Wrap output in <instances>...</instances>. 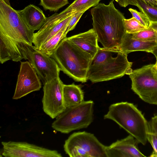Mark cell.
I'll list each match as a JSON object with an SVG mask.
<instances>
[{"instance_id": "6da1fadb", "label": "cell", "mask_w": 157, "mask_h": 157, "mask_svg": "<svg viewBox=\"0 0 157 157\" xmlns=\"http://www.w3.org/2000/svg\"><path fill=\"white\" fill-rule=\"evenodd\" d=\"M93 29L98 41L104 48L120 50L122 40L126 33L123 13L116 8L113 1L108 5L98 3L91 9Z\"/></svg>"}, {"instance_id": "7a4b0ae2", "label": "cell", "mask_w": 157, "mask_h": 157, "mask_svg": "<svg viewBox=\"0 0 157 157\" xmlns=\"http://www.w3.org/2000/svg\"><path fill=\"white\" fill-rule=\"evenodd\" d=\"M127 54L120 50L98 47L91 61L87 79L93 83L108 81L129 75L132 71V63Z\"/></svg>"}, {"instance_id": "3957f363", "label": "cell", "mask_w": 157, "mask_h": 157, "mask_svg": "<svg viewBox=\"0 0 157 157\" xmlns=\"http://www.w3.org/2000/svg\"><path fill=\"white\" fill-rule=\"evenodd\" d=\"M51 57L60 71L76 81L87 82V75L92 57L65 37L60 42Z\"/></svg>"}, {"instance_id": "277c9868", "label": "cell", "mask_w": 157, "mask_h": 157, "mask_svg": "<svg viewBox=\"0 0 157 157\" xmlns=\"http://www.w3.org/2000/svg\"><path fill=\"white\" fill-rule=\"evenodd\" d=\"M111 120L143 145L147 142L148 123L141 112L133 103L121 102L113 104L104 117Z\"/></svg>"}, {"instance_id": "5b68a950", "label": "cell", "mask_w": 157, "mask_h": 157, "mask_svg": "<svg viewBox=\"0 0 157 157\" xmlns=\"http://www.w3.org/2000/svg\"><path fill=\"white\" fill-rule=\"evenodd\" d=\"M94 102L92 100L66 108L52 124L56 131L68 134L74 130L86 128L93 120Z\"/></svg>"}, {"instance_id": "8992f818", "label": "cell", "mask_w": 157, "mask_h": 157, "mask_svg": "<svg viewBox=\"0 0 157 157\" xmlns=\"http://www.w3.org/2000/svg\"><path fill=\"white\" fill-rule=\"evenodd\" d=\"M34 32L12 7L10 0H0V33L14 41L32 45Z\"/></svg>"}, {"instance_id": "52a82bcc", "label": "cell", "mask_w": 157, "mask_h": 157, "mask_svg": "<svg viewBox=\"0 0 157 157\" xmlns=\"http://www.w3.org/2000/svg\"><path fill=\"white\" fill-rule=\"evenodd\" d=\"M106 147L93 134L85 131L72 134L63 145L70 157H107Z\"/></svg>"}, {"instance_id": "ba28073f", "label": "cell", "mask_w": 157, "mask_h": 157, "mask_svg": "<svg viewBox=\"0 0 157 157\" xmlns=\"http://www.w3.org/2000/svg\"><path fill=\"white\" fill-rule=\"evenodd\" d=\"M15 42L24 59L28 60L43 84L59 77L60 69L52 58L34 46L22 42Z\"/></svg>"}, {"instance_id": "9c48e42d", "label": "cell", "mask_w": 157, "mask_h": 157, "mask_svg": "<svg viewBox=\"0 0 157 157\" xmlns=\"http://www.w3.org/2000/svg\"><path fill=\"white\" fill-rule=\"evenodd\" d=\"M153 65L132 70L128 75L133 91L146 102L157 105V77L153 70Z\"/></svg>"}, {"instance_id": "30bf717a", "label": "cell", "mask_w": 157, "mask_h": 157, "mask_svg": "<svg viewBox=\"0 0 157 157\" xmlns=\"http://www.w3.org/2000/svg\"><path fill=\"white\" fill-rule=\"evenodd\" d=\"M43 84V109L46 114L53 119L66 108L63 96L64 84L59 77Z\"/></svg>"}, {"instance_id": "8fae6325", "label": "cell", "mask_w": 157, "mask_h": 157, "mask_svg": "<svg viewBox=\"0 0 157 157\" xmlns=\"http://www.w3.org/2000/svg\"><path fill=\"white\" fill-rule=\"evenodd\" d=\"M1 155L5 157H62L57 151L25 142H2Z\"/></svg>"}, {"instance_id": "7c38bea8", "label": "cell", "mask_w": 157, "mask_h": 157, "mask_svg": "<svg viewBox=\"0 0 157 157\" xmlns=\"http://www.w3.org/2000/svg\"><path fill=\"white\" fill-rule=\"evenodd\" d=\"M74 14L68 15L64 10L59 13H55L47 17L44 24L37 32L34 34L33 43L34 46L39 49L43 44L68 24Z\"/></svg>"}, {"instance_id": "4fadbf2b", "label": "cell", "mask_w": 157, "mask_h": 157, "mask_svg": "<svg viewBox=\"0 0 157 157\" xmlns=\"http://www.w3.org/2000/svg\"><path fill=\"white\" fill-rule=\"evenodd\" d=\"M40 79L28 61L21 62L13 99L17 100L40 90Z\"/></svg>"}, {"instance_id": "5bb4252c", "label": "cell", "mask_w": 157, "mask_h": 157, "mask_svg": "<svg viewBox=\"0 0 157 157\" xmlns=\"http://www.w3.org/2000/svg\"><path fill=\"white\" fill-rule=\"evenodd\" d=\"M139 142L132 135L106 146L107 157H144L146 156L139 150L138 144Z\"/></svg>"}, {"instance_id": "9a60e30c", "label": "cell", "mask_w": 157, "mask_h": 157, "mask_svg": "<svg viewBox=\"0 0 157 157\" xmlns=\"http://www.w3.org/2000/svg\"><path fill=\"white\" fill-rule=\"evenodd\" d=\"M65 38L90 55L92 58L97 53L99 47L97 35L93 28L86 32Z\"/></svg>"}, {"instance_id": "2e32d148", "label": "cell", "mask_w": 157, "mask_h": 157, "mask_svg": "<svg viewBox=\"0 0 157 157\" xmlns=\"http://www.w3.org/2000/svg\"><path fill=\"white\" fill-rule=\"evenodd\" d=\"M17 10L28 26L34 31L39 30L47 20L43 11L33 5L30 4L22 10Z\"/></svg>"}, {"instance_id": "e0dca14e", "label": "cell", "mask_w": 157, "mask_h": 157, "mask_svg": "<svg viewBox=\"0 0 157 157\" xmlns=\"http://www.w3.org/2000/svg\"><path fill=\"white\" fill-rule=\"evenodd\" d=\"M24 59L15 41L0 33V62L3 64L12 60L17 62Z\"/></svg>"}, {"instance_id": "ac0fdd59", "label": "cell", "mask_w": 157, "mask_h": 157, "mask_svg": "<svg viewBox=\"0 0 157 157\" xmlns=\"http://www.w3.org/2000/svg\"><path fill=\"white\" fill-rule=\"evenodd\" d=\"M157 47L155 42H144L133 39L131 34L126 33L120 46L119 49L128 54L132 52L138 51L152 53Z\"/></svg>"}, {"instance_id": "d6986e66", "label": "cell", "mask_w": 157, "mask_h": 157, "mask_svg": "<svg viewBox=\"0 0 157 157\" xmlns=\"http://www.w3.org/2000/svg\"><path fill=\"white\" fill-rule=\"evenodd\" d=\"M63 96L66 108L77 105L84 101L82 90L79 86L74 83L64 85Z\"/></svg>"}, {"instance_id": "ffe728a7", "label": "cell", "mask_w": 157, "mask_h": 157, "mask_svg": "<svg viewBox=\"0 0 157 157\" xmlns=\"http://www.w3.org/2000/svg\"><path fill=\"white\" fill-rule=\"evenodd\" d=\"M68 24L65 26L57 34L43 44L38 49L51 57L60 41L65 38L64 33Z\"/></svg>"}, {"instance_id": "44dd1931", "label": "cell", "mask_w": 157, "mask_h": 157, "mask_svg": "<svg viewBox=\"0 0 157 157\" xmlns=\"http://www.w3.org/2000/svg\"><path fill=\"white\" fill-rule=\"evenodd\" d=\"M129 5L136 6L151 22H157V8L146 4L143 0H128L126 6Z\"/></svg>"}, {"instance_id": "7402d4cb", "label": "cell", "mask_w": 157, "mask_h": 157, "mask_svg": "<svg viewBox=\"0 0 157 157\" xmlns=\"http://www.w3.org/2000/svg\"><path fill=\"white\" fill-rule=\"evenodd\" d=\"M100 0H75L64 10L68 14L86 11L92 7L97 6Z\"/></svg>"}, {"instance_id": "603a6c76", "label": "cell", "mask_w": 157, "mask_h": 157, "mask_svg": "<svg viewBox=\"0 0 157 157\" xmlns=\"http://www.w3.org/2000/svg\"><path fill=\"white\" fill-rule=\"evenodd\" d=\"M148 124L147 140L153 149L150 156L157 157V114L151 118Z\"/></svg>"}, {"instance_id": "cb8c5ba5", "label": "cell", "mask_w": 157, "mask_h": 157, "mask_svg": "<svg viewBox=\"0 0 157 157\" xmlns=\"http://www.w3.org/2000/svg\"><path fill=\"white\" fill-rule=\"evenodd\" d=\"M131 35L132 37L136 40L144 42H156L155 32L150 26L144 30Z\"/></svg>"}, {"instance_id": "d4e9b609", "label": "cell", "mask_w": 157, "mask_h": 157, "mask_svg": "<svg viewBox=\"0 0 157 157\" xmlns=\"http://www.w3.org/2000/svg\"><path fill=\"white\" fill-rule=\"evenodd\" d=\"M68 3V0H40V5L45 10L56 11Z\"/></svg>"}, {"instance_id": "484cf974", "label": "cell", "mask_w": 157, "mask_h": 157, "mask_svg": "<svg viewBox=\"0 0 157 157\" xmlns=\"http://www.w3.org/2000/svg\"><path fill=\"white\" fill-rule=\"evenodd\" d=\"M124 22L126 33H136L147 28L133 17L129 19L125 18Z\"/></svg>"}, {"instance_id": "4316f807", "label": "cell", "mask_w": 157, "mask_h": 157, "mask_svg": "<svg viewBox=\"0 0 157 157\" xmlns=\"http://www.w3.org/2000/svg\"><path fill=\"white\" fill-rule=\"evenodd\" d=\"M132 17L136 19L141 25L147 28L151 24V22L147 17L142 12H139L136 10L132 8L128 9Z\"/></svg>"}, {"instance_id": "83f0119b", "label": "cell", "mask_w": 157, "mask_h": 157, "mask_svg": "<svg viewBox=\"0 0 157 157\" xmlns=\"http://www.w3.org/2000/svg\"><path fill=\"white\" fill-rule=\"evenodd\" d=\"M85 11H82L74 13L64 33L65 37H66L67 34L68 32L74 29L81 16Z\"/></svg>"}, {"instance_id": "f1b7e54d", "label": "cell", "mask_w": 157, "mask_h": 157, "mask_svg": "<svg viewBox=\"0 0 157 157\" xmlns=\"http://www.w3.org/2000/svg\"><path fill=\"white\" fill-rule=\"evenodd\" d=\"M150 26L154 30L156 35L155 42L157 44V22H151Z\"/></svg>"}, {"instance_id": "f546056e", "label": "cell", "mask_w": 157, "mask_h": 157, "mask_svg": "<svg viewBox=\"0 0 157 157\" xmlns=\"http://www.w3.org/2000/svg\"><path fill=\"white\" fill-rule=\"evenodd\" d=\"M153 69L154 73L157 77V59L155 64L153 65Z\"/></svg>"}, {"instance_id": "4dcf8cb0", "label": "cell", "mask_w": 157, "mask_h": 157, "mask_svg": "<svg viewBox=\"0 0 157 157\" xmlns=\"http://www.w3.org/2000/svg\"><path fill=\"white\" fill-rule=\"evenodd\" d=\"M152 53L155 56L157 59V47L154 50Z\"/></svg>"}, {"instance_id": "1f68e13d", "label": "cell", "mask_w": 157, "mask_h": 157, "mask_svg": "<svg viewBox=\"0 0 157 157\" xmlns=\"http://www.w3.org/2000/svg\"><path fill=\"white\" fill-rule=\"evenodd\" d=\"M117 2H119V1L120 0H115Z\"/></svg>"}]
</instances>
